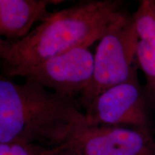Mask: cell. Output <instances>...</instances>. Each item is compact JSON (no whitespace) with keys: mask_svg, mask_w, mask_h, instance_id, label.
Returning a JSON list of instances; mask_svg holds the SVG:
<instances>
[{"mask_svg":"<svg viewBox=\"0 0 155 155\" xmlns=\"http://www.w3.org/2000/svg\"><path fill=\"white\" fill-rule=\"evenodd\" d=\"M85 111L89 127L128 126L149 130L146 102L137 73L101 93Z\"/></svg>","mask_w":155,"mask_h":155,"instance_id":"obj_6","label":"cell"},{"mask_svg":"<svg viewBox=\"0 0 155 155\" xmlns=\"http://www.w3.org/2000/svg\"><path fill=\"white\" fill-rule=\"evenodd\" d=\"M55 0H0V35L17 41L32 31L35 23L50 14L48 7L61 3Z\"/></svg>","mask_w":155,"mask_h":155,"instance_id":"obj_7","label":"cell"},{"mask_svg":"<svg viewBox=\"0 0 155 155\" xmlns=\"http://www.w3.org/2000/svg\"><path fill=\"white\" fill-rule=\"evenodd\" d=\"M121 5L117 0L84 2L50 12L22 40L1 38L2 75L33 66L74 48H89L127 17Z\"/></svg>","mask_w":155,"mask_h":155,"instance_id":"obj_2","label":"cell"},{"mask_svg":"<svg viewBox=\"0 0 155 155\" xmlns=\"http://www.w3.org/2000/svg\"><path fill=\"white\" fill-rule=\"evenodd\" d=\"M86 124L74 98L49 91L38 83L0 80V144L61 147Z\"/></svg>","mask_w":155,"mask_h":155,"instance_id":"obj_1","label":"cell"},{"mask_svg":"<svg viewBox=\"0 0 155 155\" xmlns=\"http://www.w3.org/2000/svg\"><path fill=\"white\" fill-rule=\"evenodd\" d=\"M55 149L60 155H155V140L146 129L84 124Z\"/></svg>","mask_w":155,"mask_h":155,"instance_id":"obj_4","label":"cell"},{"mask_svg":"<svg viewBox=\"0 0 155 155\" xmlns=\"http://www.w3.org/2000/svg\"><path fill=\"white\" fill-rule=\"evenodd\" d=\"M48 155H60L58 154L56 149H50L49 152L48 153Z\"/></svg>","mask_w":155,"mask_h":155,"instance_id":"obj_10","label":"cell"},{"mask_svg":"<svg viewBox=\"0 0 155 155\" xmlns=\"http://www.w3.org/2000/svg\"><path fill=\"white\" fill-rule=\"evenodd\" d=\"M94 65V55L88 48H77L33 66L9 71L2 77H22L53 92L74 98L88 88Z\"/></svg>","mask_w":155,"mask_h":155,"instance_id":"obj_5","label":"cell"},{"mask_svg":"<svg viewBox=\"0 0 155 155\" xmlns=\"http://www.w3.org/2000/svg\"><path fill=\"white\" fill-rule=\"evenodd\" d=\"M49 150L36 144H0V155H48Z\"/></svg>","mask_w":155,"mask_h":155,"instance_id":"obj_9","label":"cell"},{"mask_svg":"<svg viewBox=\"0 0 155 155\" xmlns=\"http://www.w3.org/2000/svg\"><path fill=\"white\" fill-rule=\"evenodd\" d=\"M133 17L139 36L137 61L145 75L150 98L155 103V0L141 1Z\"/></svg>","mask_w":155,"mask_h":155,"instance_id":"obj_8","label":"cell"},{"mask_svg":"<svg viewBox=\"0 0 155 155\" xmlns=\"http://www.w3.org/2000/svg\"><path fill=\"white\" fill-rule=\"evenodd\" d=\"M139 36L134 17H125L101 39L94 55V73L88 88L81 93V104L85 111L99 95L125 82L135 73Z\"/></svg>","mask_w":155,"mask_h":155,"instance_id":"obj_3","label":"cell"}]
</instances>
